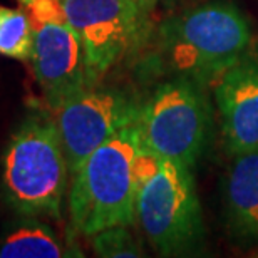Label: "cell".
<instances>
[{
    "label": "cell",
    "mask_w": 258,
    "mask_h": 258,
    "mask_svg": "<svg viewBox=\"0 0 258 258\" xmlns=\"http://www.w3.org/2000/svg\"><path fill=\"white\" fill-rule=\"evenodd\" d=\"M251 29L230 0H211L166 19L158 30V55L164 69L206 86L245 55Z\"/></svg>",
    "instance_id": "1"
},
{
    "label": "cell",
    "mask_w": 258,
    "mask_h": 258,
    "mask_svg": "<svg viewBox=\"0 0 258 258\" xmlns=\"http://www.w3.org/2000/svg\"><path fill=\"white\" fill-rule=\"evenodd\" d=\"M139 148L141 138L134 122L102 143L72 174L69 211L72 225L82 235L136 223L133 169Z\"/></svg>",
    "instance_id": "2"
},
{
    "label": "cell",
    "mask_w": 258,
    "mask_h": 258,
    "mask_svg": "<svg viewBox=\"0 0 258 258\" xmlns=\"http://www.w3.org/2000/svg\"><path fill=\"white\" fill-rule=\"evenodd\" d=\"M67 173L57 124L45 116L27 117L4 153L2 181L10 206L25 216L59 218Z\"/></svg>",
    "instance_id": "3"
},
{
    "label": "cell",
    "mask_w": 258,
    "mask_h": 258,
    "mask_svg": "<svg viewBox=\"0 0 258 258\" xmlns=\"http://www.w3.org/2000/svg\"><path fill=\"white\" fill-rule=\"evenodd\" d=\"M136 223L159 255H195L205 243V221L191 169L159 159L158 169L136 189Z\"/></svg>",
    "instance_id": "4"
},
{
    "label": "cell",
    "mask_w": 258,
    "mask_h": 258,
    "mask_svg": "<svg viewBox=\"0 0 258 258\" xmlns=\"http://www.w3.org/2000/svg\"><path fill=\"white\" fill-rule=\"evenodd\" d=\"M136 126L144 148L193 169L211 133V107L205 86L173 77L139 106Z\"/></svg>",
    "instance_id": "5"
},
{
    "label": "cell",
    "mask_w": 258,
    "mask_h": 258,
    "mask_svg": "<svg viewBox=\"0 0 258 258\" xmlns=\"http://www.w3.org/2000/svg\"><path fill=\"white\" fill-rule=\"evenodd\" d=\"M62 5L81 39L92 84L141 42L154 7L143 0H62Z\"/></svg>",
    "instance_id": "6"
},
{
    "label": "cell",
    "mask_w": 258,
    "mask_h": 258,
    "mask_svg": "<svg viewBox=\"0 0 258 258\" xmlns=\"http://www.w3.org/2000/svg\"><path fill=\"white\" fill-rule=\"evenodd\" d=\"M139 106L121 91L91 86L57 109L60 143L69 173H77L87 158L122 127L136 122Z\"/></svg>",
    "instance_id": "7"
},
{
    "label": "cell",
    "mask_w": 258,
    "mask_h": 258,
    "mask_svg": "<svg viewBox=\"0 0 258 258\" xmlns=\"http://www.w3.org/2000/svg\"><path fill=\"white\" fill-rule=\"evenodd\" d=\"M30 60L35 79L54 111L77 92L94 86L81 39L69 20L35 25Z\"/></svg>",
    "instance_id": "8"
},
{
    "label": "cell",
    "mask_w": 258,
    "mask_h": 258,
    "mask_svg": "<svg viewBox=\"0 0 258 258\" xmlns=\"http://www.w3.org/2000/svg\"><path fill=\"white\" fill-rule=\"evenodd\" d=\"M226 149L231 156L258 149V59L241 57L215 91Z\"/></svg>",
    "instance_id": "9"
},
{
    "label": "cell",
    "mask_w": 258,
    "mask_h": 258,
    "mask_svg": "<svg viewBox=\"0 0 258 258\" xmlns=\"http://www.w3.org/2000/svg\"><path fill=\"white\" fill-rule=\"evenodd\" d=\"M225 184L228 225L245 243H258V149L235 154Z\"/></svg>",
    "instance_id": "10"
},
{
    "label": "cell",
    "mask_w": 258,
    "mask_h": 258,
    "mask_svg": "<svg viewBox=\"0 0 258 258\" xmlns=\"http://www.w3.org/2000/svg\"><path fill=\"white\" fill-rule=\"evenodd\" d=\"M66 255L54 231L35 220L15 228L0 245V258H60Z\"/></svg>",
    "instance_id": "11"
},
{
    "label": "cell",
    "mask_w": 258,
    "mask_h": 258,
    "mask_svg": "<svg viewBox=\"0 0 258 258\" xmlns=\"http://www.w3.org/2000/svg\"><path fill=\"white\" fill-rule=\"evenodd\" d=\"M34 47V24L22 9L0 5V55L29 60Z\"/></svg>",
    "instance_id": "12"
},
{
    "label": "cell",
    "mask_w": 258,
    "mask_h": 258,
    "mask_svg": "<svg viewBox=\"0 0 258 258\" xmlns=\"http://www.w3.org/2000/svg\"><path fill=\"white\" fill-rule=\"evenodd\" d=\"M96 255L106 258L143 256V248L127 231V226H111L91 236Z\"/></svg>",
    "instance_id": "13"
},
{
    "label": "cell",
    "mask_w": 258,
    "mask_h": 258,
    "mask_svg": "<svg viewBox=\"0 0 258 258\" xmlns=\"http://www.w3.org/2000/svg\"><path fill=\"white\" fill-rule=\"evenodd\" d=\"M35 25L67 20L62 0H19Z\"/></svg>",
    "instance_id": "14"
},
{
    "label": "cell",
    "mask_w": 258,
    "mask_h": 258,
    "mask_svg": "<svg viewBox=\"0 0 258 258\" xmlns=\"http://www.w3.org/2000/svg\"><path fill=\"white\" fill-rule=\"evenodd\" d=\"M143 2H149V4H156V2H159V0H143Z\"/></svg>",
    "instance_id": "15"
}]
</instances>
